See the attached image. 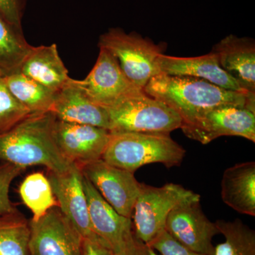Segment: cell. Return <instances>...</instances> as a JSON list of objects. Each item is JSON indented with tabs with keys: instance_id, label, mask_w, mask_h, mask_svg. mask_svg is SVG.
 Listing matches in <instances>:
<instances>
[{
	"instance_id": "6da1fadb",
	"label": "cell",
	"mask_w": 255,
	"mask_h": 255,
	"mask_svg": "<svg viewBox=\"0 0 255 255\" xmlns=\"http://www.w3.org/2000/svg\"><path fill=\"white\" fill-rule=\"evenodd\" d=\"M147 95L175 111L183 123H191L204 114L226 106L243 107L255 113V95L225 90L191 77L159 74L144 88Z\"/></svg>"
},
{
	"instance_id": "7a4b0ae2",
	"label": "cell",
	"mask_w": 255,
	"mask_h": 255,
	"mask_svg": "<svg viewBox=\"0 0 255 255\" xmlns=\"http://www.w3.org/2000/svg\"><path fill=\"white\" fill-rule=\"evenodd\" d=\"M55 120L51 112L31 113L0 134V160L26 169L43 166L51 172L68 170L73 164L61 155L55 144Z\"/></svg>"
},
{
	"instance_id": "3957f363",
	"label": "cell",
	"mask_w": 255,
	"mask_h": 255,
	"mask_svg": "<svg viewBox=\"0 0 255 255\" xmlns=\"http://www.w3.org/2000/svg\"><path fill=\"white\" fill-rule=\"evenodd\" d=\"M186 150L169 135L141 132H112L102 159L118 168L134 172L142 166L162 163L180 165Z\"/></svg>"
},
{
	"instance_id": "277c9868",
	"label": "cell",
	"mask_w": 255,
	"mask_h": 255,
	"mask_svg": "<svg viewBox=\"0 0 255 255\" xmlns=\"http://www.w3.org/2000/svg\"><path fill=\"white\" fill-rule=\"evenodd\" d=\"M105 109L112 132L169 135L182 127V119L175 111L147 95L144 90L128 96Z\"/></svg>"
},
{
	"instance_id": "5b68a950",
	"label": "cell",
	"mask_w": 255,
	"mask_h": 255,
	"mask_svg": "<svg viewBox=\"0 0 255 255\" xmlns=\"http://www.w3.org/2000/svg\"><path fill=\"white\" fill-rule=\"evenodd\" d=\"M98 46L113 55L124 75L137 88L144 90L151 79L159 75L157 60L162 48L136 33L110 28L100 36Z\"/></svg>"
},
{
	"instance_id": "8992f818",
	"label": "cell",
	"mask_w": 255,
	"mask_h": 255,
	"mask_svg": "<svg viewBox=\"0 0 255 255\" xmlns=\"http://www.w3.org/2000/svg\"><path fill=\"white\" fill-rule=\"evenodd\" d=\"M199 196L180 184L169 183L155 187L141 183L132 216L135 236L150 244L165 230L166 220L174 207Z\"/></svg>"
},
{
	"instance_id": "52a82bcc",
	"label": "cell",
	"mask_w": 255,
	"mask_h": 255,
	"mask_svg": "<svg viewBox=\"0 0 255 255\" xmlns=\"http://www.w3.org/2000/svg\"><path fill=\"white\" fill-rule=\"evenodd\" d=\"M84 177L121 216L132 219L141 183L134 173L118 168L102 159L80 167Z\"/></svg>"
},
{
	"instance_id": "ba28073f",
	"label": "cell",
	"mask_w": 255,
	"mask_h": 255,
	"mask_svg": "<svg viewBox=\"0 0 255 255\" xmlns=\"http://www.w3.org/2000/svg\"><path fill=\"white\" fill-rule=\"evenodd\" d=\"M186 136L208 144L221 136H239L255 142V113L243 107L226 106L210 111L191 123H183Z\"/></svg>"
},
{
	"instance_id": "9c48e42d",
	"label": "cell",
	"mask_w": 255,
	"mask_h": 255,
	"mask_svg": "<svg viewBox=\"0 0 255 255\" xmlns=\"http://www.w3.org/2000/svg\"><path fill=\"white\" fill-rule=\"evenodd\" d=\"M200 199L199 196L174 207L166 220L165 231L191 251L214 255L213 238L220 233L216 223L202 211Z\"/></svg>"
},
{
	"instance_id": "30bf717a",
	"label": "cell",
	"mask_w": 255,
	"mask_h": 255,
	"mask_svg": "<svg viewBox=\"0 0 255 255\" xmlns=\"http://www.w3.org/2000/svg\"><path fill=\"white\" fill-rule=\"evenodd\" d=\"M29 226L30 255H81L82 236L58 206Z\"/></svg>"
},
{
	"instance_id": "8fae6325",
	"label": "cell",
	"mask_w": 255,
	"mask_h": 255,
	"mask_svg": "<svg viewBox=\"0 0 255 255\" xmlns=\"http://www.w3.org/2000/svg\"><path fill=\"white\" fill-rule=\"evenodd\" d=\"M93 68L84 80H75L87 97L104 108L110 107L128 96L141 91L129 81L117 59L104 48Z\"/></svg>"
},
{
	"instance_id": "7c38bea8",
	"label": "cell",
	"mask_w": 255,
	"mask_h": 255,
	"mask_svg": "<svg viewBox=\"0 0 255 255\" xmlns=\"http://www.w3.org/2000/svg\"><path fill=\"white\" fill-rule=\"evenodd\" d=\"M53 137L61 155L81 167L102 159L111 137L107 129L55 120Z\"/></svg>"
},
{
	"instance_id": "4fadbf2b",
	"label": "cell",
	"mask_w": 255,
	"mask_h": 255,
	"mask_svg": "<svg viewBox=\"0 0 255 255\" xmlns=\"http://www.w3.org/2000/svg\"><path fill=\"white\" fill-rule=\"evenodd\" d=\"M48 179L53 194L64 216L72 223L82 238H100L92 229L89 217L88 205L83 187V174L73 164L64 172L48 171Z\"/></svg>"
},
{
	"instance_id": "5bb4252c",
	"label": "cell",
	"mask_w": 255,
	"mask_h": 255,
	"mask_svg": "<svg viewBox=\"0 0 255 255\" xmlns=\"http://www.w3.org/2000/svg\"><path fill=\"white\" fill-rule=\"evenodd\" d=\"M51 112L63 122L110 129L107 110L94 103L71 78L55 93Z\"/></svg>"
},
{
	"instance_id": "9a60e30c",
	"label": "cell",
	"mask_w": 255,
	"mask_h": 255,
	"mask_svg": "<svg viewBox=\"0 0 255 255\" xmlns=\"http://www.w3.org/2000/svg\"><path fill=\"white\" fill-rule=\"evenodd\" d=\"M157 62L159 74L201 79L225 90L246 92L237 81L221 68L214 52L193 58L169 56L162 53Z\"/></svg>"
},
{
	"instance_id": "2e32d148",
	"label": "cell",
	"mask_w": 255,
	"mask_h": 255,
	"mask_svg": "<svg viewBox=\"0 0 255 255\" xmlns=\"http://www.w3.org/2000/svg\"><path fill=\"white\" fill-rule=\"evenodd\" d=\"M221 68L237 81L243 91L255 95V44L254 40L231 34L215 45Z\"/></svg>"
},
{
	"instance_id": "e0dca14e",
	"label": "cell",
	"mask_w": 255,
	"mask_h": 255,
	"mask_svg": "<svg viewBox=\"0 0 255 255\" xmlns=\"http://www.w3.org/2000/svg\"><path fill=\"white\" fill-rule=\"evenodd\" d=\"M82 182L92 229L113 250L133 231L132 219L119 214L84 175Z\"/></svg>"
},
{
	"instance_id": "ac0fdd59",
	"label": "cell",
	"mask_w": 255,
	"mask_h": 255,
	"mask_svg": "<svg viewBox=\"0 0 255 255\" xmlns=\"http://www.w3.org/2000/svg\"><path fill=\"white\" fill-rule=\"evenodd\" d=\"M18 71L55 93L70 79L55 43L33 46Z\"/></svg>"
},
{
	"instance_id": "d6986e66",
	"label": "cell",
	"mask_w": 255,
	"mask_h": 255,
	"mask_svg": "<svg viewBox=\"0 0 255 255\" xmlns=\"http://www.w3.org/2000/svg\"><path fill=\"white\" fill-rule=\"evenodd\" d=\"M221 198L242 214L255 216V162L235 164L226 169L221 181Z\"/></svg>"
},
{
	"instance_id": "ffe728a7",
	"label": "cell",
	"mask_w": 255,
	"mask_h": 255,
	"mask_svg": "<svg viewBox=\"0 0 255 255\" xmlns=\"http://www.w3.org/2000/svg\"><path fill=\"white\" fill-rule=\"evenodd\" d=\"M1 77L11 95L31 113L51 112L55 92L19 71Z\"/></svg>"
},
{
	"instance_id": "44dd1931",
	"label": "cell",
	"mask_w": 255,
	"mask_h": 255,
	"mask_svg": "<svg viewBox=\"0 0 255 255\" xmlns=\"http://www.w3.org/2000/svg\"><path fill=\"white\" fill-rule=\"evenodd\" d=\"M32 48L22 30L15 27L0 14V75L4 76L18 71Z\"/></svg>"
},
{
	"instance_id": "7402d4cb",
	"label": "cell",
	"mask_w": 255,
	"mask_h": 255,
	"mask_svg": "<svg viewBox=\"0 0 255 255\" xmlns=\"http://www.w3.org/2000/svg\"><path fill=\"white\" fill-rule=\"evenodd\" d=\"M19 195L31 210L33 220L40 219L52 208L58 207L49 179L43 172L28 174L20 185Z\"/></svg>"
},
{
	"instance_id": "603a6c76",
	"label": "cell",
	"mask_w": 255,
	"mask_h": 255,
	"mask_svg": "<svg viewBox=\"0 0 255 255\" xmlns=\"http://www.w3.org/2000/svg\"><path fill=\"white\" fill-rule=\"evenodd\" d=\"M215 223L226 241L215 247L214 255H255V232L241 220Z\"/></svg>"
},
{
	"instance_id": "cb8c5ba5",
	"label": "cell",
	"mask_w": 255,
	"mask_h": 255,
	"mask_svg": "<svg viewBox=\"0 0 255 255\" xmlns=\"http://www.w3.org/2000/svg\"><path fill=\"white\" fill-rule=\"evenodd\" d=\"M29 221L17 212L0 216V255H30Z\"/></svg>"
},
{
	"instance_id": "d4e9b609",
	"label": "cell",
	"mask_w": 255,
	"mask_h": 255,
	"mask_svg": "<svg viewBox=\"0 0 255 255\" xmlns=\"http://www.w3.org/2000/svg\"><path fill=\"white\" fill-rule=\"evenodd\" d=\"M31 114L11 95L0 75V134L8 131Z\"/></svg>"
},
{
	"instance_id": "484cf974",
	"label": "cell",
	"mask_w": 255,
	"mask_h": 255,
	"mask_svg": "<svg viewBox=\"0 0 255 255\" xmlns=\"http://www.w3.org/2000/svg\"><path fill=\"white\" fill-rule=\"evenodd\" d=\"M24 167L2 162L0 164V216L17 212L16 206L9 199L11 183L22 173Z\"/></svg>"
},
{
	"instance_id": "4316f807",
	"label": "cell",
	"mask_w": 255,
	"mask_h": 255,
	"mask_svg": "<svg viewBox=\"0 0 255 255\" xmlns=\"http://www.w3.org/2000/svg\"><path fill=\"white\" fill-rule=\"evenodd\" d=\"M161 255H205L183 246L164 230L153 241L147 245Z\"/></svg>"
},
{
	"instance_id": "83f0119b",
	"label": "cell",
	"mask_w": 255,
	"mask_h": 255,
	"mask_svg": "<svg viewBox=\"0 0 255 255\" xmlns=\"http://www.w3.org/2000/svg\"><path fill=\"white\" fill-rule=\"evenodd\" d=\"M26 0H0V14L11 24L22 30V18Z\"/></svg>"
},
{
	"instance_id": "f1b7e54d",
	"label": "cell",
	"mask_w": 255,
	"mask_h": 255,
	"mask_svg": "<svg viewBox=\"0 0 255 255\" xmlns=\"http://www.w3.org/2000/svg\"><path fill=\"white\" fill-rule=\"evenodd\" d=\"M149 246L135 236L132 231L123 242L114 248V255H148Z\"/></svg>"
},
{
	"instance_id": "f546056e",
	"label": "cell",
	"mask_w": 255,
	"mask_h": 255,
	"mask_svg": "<svg viewBox=\"0 0 255 255\" xmlns=\"http://www.w3.org/2000/svg\"><path fill=\"white\" fill-rule=\"evenodd\" d=\"M81 255H114L112 248L101 238H82Z\"/></svg>"
},
{
	"instance_id": "4dcf8cb0",
	"label": "cell",
	"mask_w": 255,
	"mask_h": 255,
	"mask_svg": "<svg viewBox=\"0 0 255 255\" xmlns=\"http://www.w3.org/2000/svg\"><path fill=\"white\" fill-rule=\"evenodd\" d=\"M148 255H159L157 254V253H156L155 250L152 249V248H150V247L149 246Z\"/></svg>"
}]
</instances>
